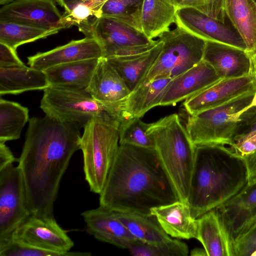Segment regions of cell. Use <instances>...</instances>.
<instances>
[{
  "instance_id": "obj_50",
  "label": "cell",
  "mask_w": 256,
  "mask_h": 256,
  "mask_svg": "<svg viewBox=\"0 0 256 256\" xmlns=\"http://www.w3.org/2000/svg\"><path fill=\"white\" fill-rule=\"evenodd\" d=\"M256 2V0H254Z\"/></svg>"
},
{
  "instance_id": "obj_4",
  "label": "cell",
  "mask_w": 256,
  "mask_h": 256,
  "mask_svg": "<svg viewBox=\"0 0 256 256\" xmlns=\"http://www.w3.org/2000/svg\"><path fill=\"white\" fill-rule=\"evenodd\" d=\"M146 134L154 143V148L179 200L188 202L196 146L186 128L178 116L173 114L150 124Z\"/></svg>"
},
{
  "instance_id": "obj_30",
  "label": "cell",
  "mask_w": 256,
  "mask_h": 256,
  "mask_svg": "<svg viewBox=\"0 0 256 256\" xmlns=\"http://www.w3.org/2000/svg\"><path fill=\"white\" fill-rule=\"evenodd\" d=\"M28 109L20 104L0 98V142L18 139L29 120Z\"/></svg>"
},
{
  "instance_id": "obj_39",
  "label": "cell",
  "mask_w": 256,
  "mask_h": 256,
  "mask_svg": "<svg viewBox=\"0 0 256 256\" xmlns=\"http://www.w3.org/2000/svg\"><path fill=\"white\" fill-rule=\"evenodd\" d=\"M234 256H252L256 251V222L234 241Z\"/></svg>"
},
{
  "instance_id": "obj_17",
  "label": "cell",
  "mask_w": 256,
  "mask_h": 256,
  "mask_svg": "<svg viewBox=\"0 0 256 256\" xmlns=\"http://www.w3.org/2000/svg\"><path fill=\"white\" fill-rule=\"evenodd\" d=\"M102 57L98 41L94 38L84 37L28 56V64L32 68L44 71L61 64Z\"/></svg>"
},
{
  "instance_id": "obj_10",
  "label": "cell",
  "mask_w": 256,
  "mask_h": 256,
  "mask_svg": "<svg viewBox=\"0 0 256 256\" xmlns=\"http://www.w3.org/2000/svg\"><path fill=\"white\" fill-rule=\"evenodd\" d=\"M92 37L99 42L105 58L144 52L159 42L120 20L106 16L100 17L94 24Z\"/></svg>"
},
{
  "instance_id": "obj_36",
  "label": "cell",
  "mask_w": 256,
  "mask_h": 256,
  "mask_svg": "<svg viewBox=\"0 0 256 256\" xmlns=\"http://www.w3.org/2000/svg\"><path fill=\"white\" fill-rule=\"evenodd\" d=\"M89 252H58L41 249L14 238L0 245V256H90Z\"/></svg>"
},
{
  "instance_id": "obj_18",
  "label": "cell",
  "mask_w": 256,
  "mask_h": 256,
  "mask_svg": "<svg viewBox=\"0 0 256 256\" xmlns=\"http://www.w3.org/2000/svg\"><path fill=\"white\" fill-rule=\"evenodd\" d=\"M221 80L212 66L202 60L172 80L163 96L160 106L175 105Z\"/></svg>"
},
{
  "instance_id": "obj_34",
  "label": "cell",
  "mask_w": 256,
  "mask_h": 256,
  "mask_svg": "<svg viewBox=\"0 0 256 256\" xmlns=\"http://www.w3.org/2000/svg\"><path fill=\"white\" fill-rule=\"evenodd\" d=\"M150 124L142 121L140 118L123 120L119 126L120 144H130L144 148H154L153 140L146 134Z\"/></svg>"
},
{
  "instance_id": "obj_43",
  "label": "cell",
  "mask_w": 256,
  "mask_h": 256,
  "mask_svg": "<svg viewBox=\"0 0 256 256\" xmlns=\"http://www.w3.org/2000/svg\"><path fill=\"white\" fill-rule=\"evenodd\" d=\"M248 170V184L256 182V152L245 160Z\"/></svg>"
},
{
  "instance_id": "obj_35",
  "label": "cell",
  "mask_w": 256,
  "mask_h": 256,
  "mask_svg": "<svg viewBox=\"0 0 256 256\" xmlns=\"http://www.w3.org/2000/svg\"><path fill=\"white\" fill-rule=\"evenodd\" d=\"M128 250L134 256H187L189 252L188 245L176 239L158 246L138 240Z\"/></svg>"
},
{
  "instance_id": "obj_25",
  "label": "cell",
  "mask_w": 256,
  "mask_h": 256,
  "mask_svg": "<svg viewBox=\"0 0 256 256\" xmlns=\"http://www.w3.org/2000/svg\"><path fill=\"white\" fill-rule=\"evenodd\" d=\"M225 10L234 29L244 42L250 56L256 52V2L225 0Z\"/></svg>"
},
{
  "instance_id": "obj_19",
  "label": "cell",
  "mask_w": 256,
  "mask_h": 256,
  "mask_svg": "<svg viewBox=\"0 0 256 256\" xmlns=\"http://www.w3.org/2000/svg\"><path fill=\"white\" fill-rule=\"evenodd\" d=\"M217 208L234 241L256 222V182L248 184L237 195Z\"/></svg>"
},
{
  "instance_id": "obj_40",
  "label": "cell",
  "mask_w": 256,
  "mask_h": 256,
  "mask_svg": "<svg viewBox=\"0 0 256 256\" xmlns=\"http://www.w3.org/2000/svg\"><path fill=\"white\" fill-rule=\"evenodd\" d=\"M231 150L244 160L256 152V134L230 146Z\"/></svg>"
},
{
  "instance_id": "obj_11",
  "label": "cell",
  "mask_w": 256,
  "mask_h": 256,
  "mask_svg": "<svg viewBox=\"0 0 256 256\" xmlns=\"http://www.w3.org/2000/svg\"><path fill=\"white\" fill-rule=\"evenodd\" d=\"M175 24L206 42H216L246 51V44L236 30L193 8H178Z\"/></svg>"
},
{
  "instance_id": "obj_5",
  "label": "cell",
  "mask_w": 256,
  "mask_h": 256,
  "mask_svg": "<svg viewBox=\"0 0 256 256\" xmlns=\"http://www.w3.org/2000/svg\"><path fill=\"white\" fill-rule=\"evenodd\" d=\"M120 123L116 120L96 117L84 128L80 143L84 172L90 190L94 193L102 192L117 155Z\"/></svg>"
},
{
  "instance_id": "obj_46",
  "label": "cell",
  "mask_w": 256,
  "mask_h": 256,
  "mask_svg": "<svg viewBox=\"0 0 256 256\" xmlns=\"http://www.w3.org/2000/svg\"><path fill=\"white\" fill-rule=\"evenodd\" d=\"M190 256H207L204 248H195L191 250Z\"/></svg>"
},
{
  "instance_id": "obj_2",
  "label": "cell",
  "mask_w": 256,
  "mask_h": 256,
  "mask_svg": "<svg viewBox=\"0 0 256 256\" xmlns=\"http://www.w3.org/2000/svg\"><path fill=\"white\" fill-rule=\"evenodd\" d=\"M100 205L119 212L150 213L179 200L156 148L120 144L100 194Z\"/></svg>"
},
{
  "instance_id": "obj_28",
  "label": "cell",
  "mask_w": 256,
  "mask_h": 256,
  "mask_svg": "<svg viewBox=\"0 0 256 256\" xmlns=\"http://www.w3.org/2000/svg\"><path fill=\"white\" fill-rule=\"evenodd\" d=\"M176 10L172 0H144L141 17L142 32L151 40L158 38L175 24Z\"/></svg>"
},
{
  "instance_id": "obj_23",
  "label": "cell",
  "mask_w": 256,
  "mask_h": 256,
  "mask_svg": "<svg viewBox=\"0 0 256 256\" xmlns=\"http://www.w3.org/2000/svg\"><path fill=\"white\" fill-rule=\"evenodd\" d=\"M172 78H160L144 84L130 92L122 106V120L141 118L152 108L160 106Z\"/></svg>"
},
{
  "instance_id": "obj_8",
  "label": "cell",
  "mask_w": 256,
  "mask_h": 256,
  "mask_svg": "<svg viewBox=\"0 0 256 256\" xmlns=\"http://www.w3.org/2000/svg\"><path fill=\"white\" fill-rule=\"evenodd\" d=\"M256 92L246 94L218 106L190 114L186 130L196 146H230L240 114L252 104Z\"/></svg>"
},
{
  "instance_id": "obj_27",
  "label": "cell",
  "mask_w": 256,
  "mask_h": 256,
  "mask_svg": "<svg viewBox=\"0 0 256 256\" xmlns=\"http://www.w3.org/2000/svg\"><path fill=\"white\" fill-rule=\"evenodd\" d=\"M100 58L64 64L44 70L48 86L86 88Z\"/></svg>"
},
{
  "instance_id": "obj_20",
  "label": "cell",
  "mask_w": 256,
  "mask_h": 256,
  "mask_svg": "<svg viewBox=\"0 0 256 256\" xmlns=\"http://www.w3.org/2000/svg\"><path fill=\"white\" fill-rule=\"evenodd\" d=\"M202 60L212 66L222 80L254 74L251 58L246 51L228 46L206 42Z\"/></svg>"
},
{
  "instance_id": "obj_13",
  "label": "cell",
  "mask_w": 256,
  "mask_h": 256,
  "mask_svg": "<svg viewBox=\"0 0 256 256\" xmlns=\"http://www.w3.org/2000/svg\"><path fill=\"white\" fill-rule=\"evenodd\" d=\"M256 92V77L252 74L240 78L221 80L186 100L183 105L189 114H194Z\"/></svg>"
},
{
  "instance_id": "obj_33",
  "label": "cell",
  "mask_w": 256,
  "mask_h": 256,
  "mask_svg": "<svg viewBox=\"0 0 256 256\" xmlns=\"http://www.w3.org/2000/svg\"><path fill=\"white\" fill-rule=\"evenodd\" d=\"M144 1L108 0L100 8V16L117 19L142 32L141 17Z\"/></svg>"
},
{
  "instance_id": "obj_26",
  "label": "cell",
  "mask_w": 256,
  "mask_h": 256,
  "mask_svg": "<svg viewBox=\"0 0 256 256\" xmlns=\"http://www.w3.org/2000/svg\"><path fill=\"white\" fill-rule=\"evenodd\" d=\"M48 83L44 71L26 65L0 67V94H17L24 92L44 90Z\"/></svg>"
},
{
  "instance_id": "obj_42",
  "label": "cell",
  "mask_w": 256,
  "mask_h": 256,
  "mask_svg": "<svg viewBox=\"0 0 256 256\" xmlns=\"http://www.w3.org/2000/svg\"><path fill=\"white\" fill-rule=\"evenodd\" d=\"M14 162H18V158L14 156L5 143L0 142V169Z\"/></svg>"
},
{
  "instance_id": "obj_7",
  "label": "cell",
  "mask_w": 256,
  "mask_h": 256,
  "mask_svg": "<svg viewBox=\"0 0 256 256\" xmlns=\"http://www.w3.org/2000/svg\"><path fill=\"white\" fill-rule=\"evenodd\" d=\"M40 108L46 115L62 122L76 124L81 128L96 117L120 122L114 112L94 99L86 88L48 86L44 90Z\"/></svg>"
},
{
  "instance_id": "obj_48",
  "label": "cell",
  "mask_w": 256,
  "mask_h": 256,
  "mask_svg": "<svg viewBox=\"0 0 256 256\" xmlns=\"http://www.w3.org/2000/svg\"><path fill=\"white\" fill-rule=\"evenodd\" d=\"M256 106V92L254 94L252 104L250 105V106Z\"/></svg>"
},
{
  "instance_id": "obj_29",
  "label": "cell",
  "mask_w": 256,
  "mask_h": 256,
  "mask_svg": "<svg viewBox=\"0 0 256 256\" xmlns=\"http://www.w3.org/2000/svg\"><path fill=\"white\" fill-rule=\"evenodd\" d=\"M116 212L119 220L140 241L158 246L165 244L172 240L164 230L156 217L152 214Z\"/></svg>"
},
{
  "instance_id": "obj_16",
  "label": "cell",
  "mask_w": 256,
  "mask_h": 256,
  "mask_svg": "<svg viewBox=\"0 0 256 256\" xmlns=\"http://www.w3.org/2000/svg\"><path fill=\"white\" fill-rule=\"evenodd\" d=\"M81 215L88 232L98 240L128 249L138 240L119 220L116 212L106 206L100 205Z\"/></svg>"
},
{
  "instance_id": "obj_22",
  "label": "cell",
  "mask_w": 256,
  "mask_h": 256,
  "mask_svg": "<svg viewBox=\"0 0 256 256\" xmlns=\"http://www.w3.org/2000/svg\"><path fill=\"white\" fill-rule=\"evenodd\" d=\"M150 213L170 236L186 240L196 238L197 221L192 217L188 202L178 200L152 208Z\"/></svg>"
},
{
  "instance_id": "obj_3",
  "label": "cell",
  "mask_w": 256,
  "mask_h": 256,
  "mask_svg": "<svg viewBox=\"0 0 256 256\" xmlns=\"http://www.w3.org/2000/svg\"><path fill=\"white\" fill-rule=\"evenodd\" d=\"M248 184L246 160L225 145H196L188 200L193 218L218 208Z\"/></svg>"
},
{
  "instance_id": "obj_15",
  "label": "cell",
  "mask_w": 256,
  "mask_h": 256,
  "mask_svg": "<svg viewBox=\"0 0 256 256\" xmlns=\"http://www.w3.org/2000/svg\"><path fill=\"white\" fill-rule=\"evenodd\" d=\"M86 89L94 99L106 105L122 120V104L131 92L106 58L99 59Z\"/></svg>"
},
{
  "instance_id": "obj_32",
  "label": "cell",
  "mask_w": 256,
  "mask_h": 256,
  "mask_svg": "<svg viewBox=\"0 0 256 256\" xmlns=\"http://www.w3.org/2000/svg\"><path fill=\"white\" fill-rule=\"evenodd\" d=\"M100 18L90 2L82 0L64 10L60 24L62 30L76 26L85 37L93 38V26Z\"/></svg>"
},
{
  "instance_id": "obj_12",
  "label": "cell",
  "mask_w": 256,
  "mask_h": 256,
  "mask_svg": "<svg viewBox=\"0 0 256 256\" xmlns=\"http://www.w3.org/2000/svg\"><path fill=\"white\" fill-rule=\"evenodd\" d=\"M12 238L41 249L62 253L68 252L74 244L54 217L30 215Z\"/></svg>"
},
{
  "instance_id": "obj_21",
  "label": "cell",
  "mask_w": 256,
  "mask_h": 256,
  "mask_svg": "<svg viewBox=\"0 0 256 256\" xmlns=\"http://www.w3.org/2000/svg\"><path fill=\"white\" fill-rule=\"evenodd\" d=\"M196 239L202 244L208 256H234V240L218 210L214 208L196 218Z\"/></svg>"
},
{
  "instance_id": "obj_38",
  "label": "cell",
  "mask_w": 256,
  "mask_h": 256,
  "mask_svg": "<svg viewBox=\"0 0 256 256\" xmlns=\"http://www.w3.org/2000/svg\"><path fill=\"white\" fill-rule=\"evenodd\" d=\"M256 134V106L248 108L240 116L230 145Z\"/></svg>"
},
{
  "instance_id": "obj_37",
  "label": "cell",
  "mask_w": 256,
  "mask_h": 256,
  "mask_svg": "<svg viewBox=\"0 0 256 256\" xmlns=\"http://www.w3.org/2000/svg\"><path fill=\"white\" fill-rule=\"evenodd\" d=\"M178 8L182 7L193 8L204 14L226 24L227 18L225 10V0H172Z\"/></svg>"
},
{
  "instance_id": "obj_44",
  "label": "cell",
  "mask_w": 256,
  "mask_h": 256,
  "mask_svg": "<svg viewBox=\"0 0 256 256\" xmlns=\"http://www.w3.org/2000/svg\"><path fill=\"white\" fill-rule=\"evenodd\" d=\"M58 3L61 6L64 8V10L69 9L76 4L82 0H56Z\"/></svg>"
},
{
  "instance_id": "obj_49",
  "label": "cell",
  "mask_w": 256,
  "mask_h": 256,
  "mask_svg": "<svg viewBox=\"0 0 256 256\" xmlns=\"http://www.w3.org/2000/svg\"><path fill=\"white\" fill-rule=\"evenodd\" d=\"M14 0H0V4L2 6Z\"/></svg>"
},
{
  "instance_id": "obj_24",
  "label": "cell",
  "mask_w": 256,
  "mask_h": 256,
  "mask_svg": "<svg viewBox=\"0 0 256 256\" xmlns=\"http://www.w3.org/2000/svg\"><path fill=\"white\" fill-rule=\"evenodd\" d=\"M162 46L163 42L159 40L156 45L145 52L106 58L116 68L132 92L136 88L141 80L156 60Z\"/></svg>"
},
{
  "instance_id": "obj_6",
  "label": "cell",
  "mask_w": 256,
  "mask_h": 256,
  "mask_svg": "<svg viewBox=\"0 0 256 256\" xmlns=\"http://www.w3.org/2000/svg\"><path fill=\"white\" fill-rule=\"evenodd\" d=\"M158 39L163 42L162 52L136 88L155 79H173L202 60L206 41L177 25Z\"/></svg>"
},
{
  "instance_id": "obj_47",
  "label": "cell",
  "mask_w": 256,
  "mask_h": 256,
  "mask_svg": "<svg viewBox=\"0 0 256 256\" xmlns=\"http://www.w3.org/2000/svg\"><path fill=\"white\" fill-rule=\"evenodd\" d=\"M251 59L252 64L253 73L256 77V52L252 56Z\"/></svg>"
},
{
  "instance_id": "obj_45",
  "label": "cell",
  "mask_w": 256,
  "mask_h": 256,
  "mask_svg": "<svg viewBox=\"0 0 256 256\" xmlns=\"http://www.w3.org/2000/svg\"><path fill=\"white\" fill-rule=\"evenodd\" d=\"M87 1L91 4L94 10L100 16V10L104 4L108 0H82Z\"/></svg>"
},
{
  "instance_id": "obj_1",
  "label": "cell",
  "mask_w": 256,
  "mask_h": 256,
  "mask_svg": "<svg viewBox=\"0 0 256 256\" xmlns=\"http://www.w3.org/2000/svg\"><path fill=\"white\" fill-rule=\"evenodd\" d=\"M80 126L47 115L31 118L18 166L31 215L54 217V205L71 158L80 149Z\"/></svg>"
},
{
  "instance_id": "obj_14",
  "label": "cell",
  "mask_w": 256,
  "mask_h": 256,
  "mask_svg": "<svg viewBox=\"0 0 256 256\" xmlns=\"http://www.w3.org/2000/svg\"><path fill=\"white\" fill-rule=\"evenodd\" d=\"M62 14L54 0H14L2 5L0 22L24 24L48 29L62 30Z\"/></svg>"
},
{
  "instance_id": "obj_9",
  "label": "cell",
  "mask_w": 256,
  "mask_h": 256,
  "mask_svg": "<svg viewBox=\"0 0 256 256\" xmlns=\"http://www.w3.org/2000/svg\"><path fill=\"white\" fill-rule=\"evenodd\" d=\"M22 171L9 164L0 169V245L8 241L30 216Z\"/></svg>"
},
{
  "instance_id": "obj_41",
  "label": "cell",
  "mask_w": 256,
  "mask_h": 256,
  "mask_svg": "<svg viewBox=\"0 0 256 256\" xmlns=\"http://www.w3.org/2000/svg\"><path fill=\"white\" fill-rule=\"evenodd\" d=\"M25 65L18 58L16 50L0 42V67H12Z\"/></svg>"
},
{
  "instance_id": "obj_31",
  "label": "cell",
  "mask_w": 256,
  "mask_h": 256,
  "mask_svg": "<svg viewBox=\"0 0 256 256\" xmlns=\"http://www.w3.org/2000/svg\"><path fill=\"white\" fill-rule=\"evenodd\" d=\"M58 32L24 24L0 22V42L16 50L21 45L46 38Z\"/></svg>"
}]
</instances>
